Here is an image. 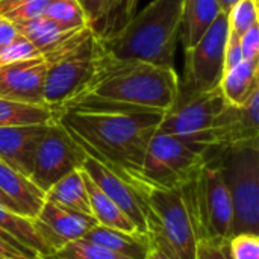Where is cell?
<instances>
[{
    "label": "cell",
    "instance_id": "6da1fadb",
    "mask_svg": "<svg viewBox=\"0 0 259 259\" xmlns=\"http://www.w3.org/2000/svg\"><path fill=\"white\" fill-rule=\"evenodd\" d=\"M178 90L179 76L175 68L135 59H120L108 53L102 46L91 80L61 112L114 111L164 114L173 105Z\"/></svg>",
    "mask_w": 259,
    "mask_h": 259
},
{
    "label": "cell",
    "instance_id": "7a4b0ae2",
    "mask_svg": "<svg viewBox=\"0 0 259 259\" xmlns=\"http://www.w3.org/2000/svg\"><path fill=\"white\" fill-rule=\"evenodd\" d=\"M162 114L114 111H64L59 123L85 153L127 184L140 181L147 146Z\"/></svg>",
    "mask_w": 259,
    "mask_h": 259
},
{
    "label": "cell",
    "instance_id": "3957f363",
    "mask_svg": "<svg viewBox=\"0 0 259 259\" xmlns=\"http://www.w3.org/2000/svg\"><path fill=\"white\" fill-rule=\"evenodd\" d=\"M182 0H153L121 26L112 36L100 41L103 49L120 58L158 67L175 68L173 58L181 35Z\"/></svg>",
    "mask_w": 259,
    "mask_h": 259
},
{
    "label": "cell",
    "instance_id": "277c9868",
    "mask_svg": "<svg viewBox=\"0 0 259 259\" xmlns=\"http://www.w3.org/2000/svg\"><path fill=\"white\" fill-rule=\"evenodd\" d=\"M100 47V39L85 26L42 53L46 61L44 103L56 115L91 80Z\"/></svg>",
    "mask_w": 259,
    "mask_h": 259
},
{
    "label": "cell",
    "instance_id": "5b68a950",
    "mask_svg": "<svg viewBox=\"0 0 259 259\" xmlns=\"http://www.w3.org/2000/svg\"><path fill=\"white\" fill-rule=\"evenodd\" d=\"M144 212L150 244L168 259H194L197 232L179 190H162L146 182L131 184Z\"/></svg>",
    "mask_w": 259,
    "mask_h": 259
},
{
    "label": "cell",
    "instance_id": "8992f818",
    "mask_svg": "<svg viewBox=\"0 0 259 259\" xmlns=\"http://www.w3.org/2000/svg\"><path fill=\"white\" fill-rule=\"evenodd\" d=\"M205 159L220 167L228 185L234 208L232 235H259V143L225 150L209 149Z\"/></svg>",
    "mask_w": 259,
    "mask_h": 259
},
{
    "label": "cell",
    "instance_id": "52a82bcc",
    "mask_svg": "<svg viewBox=\"0 0 259 259\" xmlns=\"http://www.w3.org/2000/svg\"><path fill=\"white\" fill-rule=\"evenodd\" d=\"M197 238L228 244L232 237L234 208L220 167L206 161L197 176L181 188Z\"/></svg>",
    "mask_w": 259,
    "mask_h": 259
},
{
    "label": "cell",
    "instance_id": "ba28073f",
    "mask_svg": "<svg viewBox=\"0 0 259 259\" xmlns=\"http://www.w3.org/2000/svg\"><path fill=\"white\" fill-rule=\"evenodd\" d=\"M206 159L185 141L155 132L141 165L140 181L162 190H179L191 182Z\"/></svg>",
    "mask_w": 259,
    "mask_h": 259
},
{
    "label": "cell",
    "instance_id": "9c48e42d",
    "mask_svg": "<svg viewBox=\"0 0 259 259\" xmlns=\"http://www.w3.org/2000/svg\"><path fill=\"white\" fill-rule=\"evenodd\" d=\"M228 102L219 88L208 93H181L162 114L158 132L173 135L193 146L203 155L209 149V131Z\"/></svg>",
    "mask_w": 259,
    "mask_h": 259
},
{
    "label": "cell",
    "instance_id": "30bf717a",
    "mask_svg": "<svg viewBox=\"0 0 259 259\" xmlns=\"http://www.w3.org/2000/svg\"><path fill=\"white\" fill-rule=\"evenodd\" d=\"M229 36L228 12H222L200 41L185 50V76L181 93H208L220 87Z\"/></svg>",
    "mask_w": 259,
    "mask_h": 259
},
{
    "label": "cell",
    "instance_id": "8fae6325",
    "mask_svg": "<svg viewBox=\"0 0 259 259\" xmlns=\"http://www.w3.org/2000/svg\"><path fill=\"white\" fill-rule=\"evenodd\" d=\"M85 158V150L56 118L47 124L46 134L36 149L29 179L47 193L64 176L82 168Z\"/></svg>",
    "mask_w": 259,
    "mask_h": 259
},
{
    "label": "cell",
    "instance_id": "7c38bea8",
    "mask_svg": "<svg viewBox=\"0 0 259 259\" xmlns=\"http://www.w3.org/2000/svg\"><path fill=\"white\" fill-rule=\"evenodd\" d=\"M259 91L243 106L226 103L209 131V149L225 150L243 144L258 143ZM208 149V150H209Z\"/></svg>",
    "mask_w": 259,
    "mask_h": 259
},
{
    "label": "cell",
    "instance_id": "4fadbf2b",
    "mask_svg": "<svg viewBox=\"0 0 259 259\" xmlns=\"http://www.w3.org/2000/svg\"><path fill=\"white\" fill-rule=\"evenodd\" d=\"M32 223L50 255L65 244L83 238V235L97 225L93 217L61 208L49 200L44 202Z\"/></svg>",
    "mask_w": 259,
    "mask_h": 259
},
{
    "label": "cell",
    "instance_id": "5bb4252c",
    "mask_svg": "<svg viewBox=\"0 0 259 259\" xmlns=\"http://www.w3.org/2000/svg\"><path fill=\"white\" fill-rule=\"evenodd\" d=\"M44 77L46 61L42 55L32 59L3 64L0 65V99L46 106Z\"/></svg>",
    "mask_w": 259,
    "mask_h": 259
},
{
    "label": "cell",
    "instance_id": "9a60e30c",
    "mask_svg": "<svg viewBox=\"0 0 259 259\" xmlns=\"http://www.w3.org/2000/svg\"><path fill=\"white\" fill-rule=\"evenodd\" d=\"M82 171L87 173L90 179L131 219L138 232L147 234L143 206L131 184L88 155L82 164Z\"/></svg>",
    "mask_w": 259,
    "mask_h": 259
},
{
    "label": "cell",
    "instance_id": "2e32d148",
    "mask_svg": "<svg viewBox=\"0 0 259 259\" xmlns=\"http://www.w3.org/2000/svg\"><path fill=\"white\" fill-rule=\"evenodd\" d=\"M46 129L47 124L0 127V162L29 178Z\"/></svg>",
    "mask_w": 259,
    "mask_h": 259
},
{
    "label": "cell",
    "instance_id": "e0dca14e",
    "mask_svg": "<svg viewBox=\"0 0 259 259\" xmlns=\"http://www.w3.org/2000/svg\"><path fill=\"white\" fill-rule=\"evenodd\" d=\"M0 191L9 200L14 211L21 217L33 220L46 202V193L27 176L0 162Z\"/></svg>",
    "mask_w": 259,
    "mask_h": 259
},
{
    "label": "cell",
    "instance_id": "ac0fdd59",
    "mask_svg": "<svg viewBox=\"0 0 259 259\" xmlns=\"http://www.w3.org/2000/svg\"><path fill=\"white\" fill-rule=\"evenodd\" d=\"M87 27L100 39L112 36L127 23L126 0H77Z\"/></svg>",
    "mask_w": 259,
    "mask_h": 259
},
{
    "label": "cell",
    "instance_id": "d6986e66",
    "mask_svg": "<svg viewBox=\"0 0 259 259\" xmlns=\"http://www.w3.org/2000/svg\"><path fill=\"white\" fill-rule=\"evenodd\" d=\"M222 12L217 0H182L179 36L184 49L196 46Z\"/></svg>",
    "mask_w": 259,
    "mask_h": 259
},
{
    "label": "cell",
    "instance_id": "ffe728a7",
    "mask_svg": "<svg viewBox=\"0 0 259 259\" xmlns=\"http://www.w3.org/2000/svg\"><path fill=\"white\" fill-rule=\"evenodd\" d=\"M83 240L103 246L127 259H146V255L150 249V240L147 234L124 232L100 225L93 226L83 235Z\"/></svg>",
    "mask_w": 259,
    "mask_h": 259
},
{
    "label": "cell",
    "instance_id": "44dd1931",
    "mask_svg": "<svg viewBox=\"0 0 259 259\" xmlns=\"http://www.w3.org/2000/svg\"><path fill=\"white\" fill-rule=\"evenodd\" d=\"M220 90L225 100L234 106H243L253 93L259 91V59L241 61L223 73Z\"/></svg>",
    "mask_w": 259,
    "mask_h": 259
},
{
    "label": "cell",
    "instance_id": "7402d4cb",
    "mask_svg": "<svg viewBox=\"0 0 259 259\" xmlns=\"http://www.w3.org/2000/svg\"><path fill=\"white\" fill-rule=\"evenodd\" d=\"M83 182L91 208V217L96 220L97 225L124 232H138L131 219L90 179L87 173H83Z\"/></svg>",
    "mask_w": 259,
    "mask_h": 259
},
{
    "label": "cell",
    "instance_id": "603a6c76",
    "mask_svg": "<svg viewBox=\"0 0 259 259\" xmlns=\"http://www.w3.org/2000/svg\"><path fill=\"white\" fill-rule=\"evenodd\" d=\"M46 200L61 208L91 217V208L88 202L82 168L71 171L70 175L58 181L55 185H52L46 193Z\"/></svg>",
    "mask_w": 259,
    "mask_h": 259
},
{
    "label": "cell",
    "instance_id": "cb8c5ba5",
    "mask_svg": "<svg viewBox=\"0 0 259 259\" xmlns=\"http://www.w3.org/2000/svg\"><path fill=\"white\" fill-rule=\"evenodd\" d=\"M15 26L18 29V33L24 36L29 42H32L41 55L50 50L52 47H55L62 39H65L70 33L77 30V29H68L46 15Z\"/></svg>",
    "mask_w": 259,
    "mask_h": 259
},
{
    "label": "cell",
    "instance_id": "d4e9b609",
    "mask_svg": "<svg viewBox=\"0 0 259 259\" xmlns=\"http://www.w3.org/2000/svg\"><path fill=\"white\" fill-rule=\"evenodd\" d=\"M0 231L9 237H12L21 246L35 252L42 259L50 256L47 247L39 240L30 219L21 217L20 214H17L14 211H9V209L0 206Z\"/></svg>",
    "mask_w": 259,
    "mask_h": 259
},
{
    "label": "cell",
    "instance_id": "484cf974",
    "mask_svg": "<svg viewBox=\"0 0 259 259\" xmlns=\"http://www.w3.org/2000/svg\"><path fill=\"white\" fill-rule=\"evenodd\" d=\"M58 115L47 106L27 105L0 99V127L26 126V124H49Z\"/></svg>",
    "mask_w": 259,
    "mask_h": 259
},
{
    "label": "cell",
    "instance_id": "4316f807",
    "mask_svg": "<svg viewBox=\"0 0 259 259\" xmlns=\"http://www.w3.org/2000/svg\"><path fill=\"white\" fill-rule=\"evenodd\" d=\"M258 23V0H238L228 11V41H240L241 36Z\"/></svg>",
    "mask_w": 259,
    "mask_h": 259
},
{
    "label": "cell",
    "instance_id": "83f0119b",
    "mask_svg": "<svg viewBox=\"0 0 259 259\" xmlns=\"http://www.w3.org/2000/svg\"><path fill=\"white\" fill-rule=\"evenodd\" d=\"M44 259H127L88 240H74Z\"/></svg>",
    "mask_w": 259,
    "mask_h": 259
},
{
    "label": "cell",
    "instance_id": "f1b7e54d",
    "mask_svg": "<svg viewBox=\"0 0 259 259\" xmlns=\"http://www.w3.org/2000/svg\"><path fill=\"white\" fill-rule=\"evenodd\" d=\"M50 0H0V15L20 24L42 17Z\"/></svg>",
    "mask_w": 259,
    "mask_h": 259
},
{
    "label": "cell",
    "instance_id": "f546056e",
    "mask_svg": "<svg viewBox=\"0 0 259 259\" xmlns=\"http://www.w3.org/2000/svg\"><path fill=\"white\" fill-rule=\"evenodd\" d=\"M44 15L68 29H80L87 26L77 0H50Z\"/></svg>",
    "mask_w": 259,
    "mask_h": 259
},
{
    "label": "cell",
    "instance_id": "4dcf8cb0",
    "mask_svg": "<svg viewBox=\"0 0 259 259\" xmlns=\"http://www.w3.org/2000/svg\"><path fill=\"white\" fill-rule=\"evenodd\" d=\"M228 250L231 259H259V235L249 232L232 235Z\"/></svg>",
    "mask_w": 259,
    "mask_h": 259
},
{
    "label": "cell",
    "instance_id": "1f68e13d",
    "mask_svg": "<svg viewBox=\"0 0 259 259\" xmlns=\"http://www.w3.org/2000/svg\"><path fill=\"white\" fill-rule=\"evenodd\" d=\"M38 56H41L38 49L32 42H29L24 36L18 35L5 50L0 52V65L9 64V62H18L24 59H32Z\"/></svg>",
    "mask_w": 259,
    "mask_h": 259
},
{
    "label": "cell",
    "instance_id": "d6a6232c",
    "mask_svg": "<svg viewBox=\"0 0 259 259\" xmlns=\"http://www.w3.org/2000/svg\"><path fill=\"white\" fill-rule=\"evenodd\" d=\"M241 55L244 61L259 59V23L253 24L240 39Z\"/></svg>",
    "mask_w": 259,
    "mask_h": 259
},
{
    "label": "cell",
    "instance_id": "836d02e7",
    "mask_svg": "<svg viewBox=\"0 0 259 259\" xmlns=\"http://www.w3.org/2000/svg\"><path fill=\"white\" fill-rule=\"evenodd\" d=\"M194 259H231L228 244H219L208 240H199Z\"/></svg>",
    "mask_w": 259,
    "mask_h": 259
},
{
    "label": "cell",
    "instance_id": "e575fe53",
    "mask_svg": "<svg viewBox=\"0 0 259 259\" xmlns=\"http://www.w3.org/2000/svg\"><path fill=\"white\" fill-rule=\"evenodd\" d=\"M0 259H42L39 255H36L35 252L24 249V247H18L15 244H12L11 241L5 240L3 237H0Z\"/></svg>",
    "mask_w": 259,
    "mask_h": 259
},
{
    "label": "cell",
    "instance_id": "d590c367",
    "mask_svg": "<svg viewBox=\"0 0 259 259\" xmlns=\"http://www.w3.org/2000/svg\"><path fill=\"white\" fill-rule=\"evenodd\" d=\"M18 35L20 33L17 26L3 15H0V52L5 50Z\"/></svg>",
    "mask_w": 259,
    "mask_h": 259
},
{
    "label": "cell",
    "instance_id": "8d00e7d4",
    "mask_svg": "<svg viewBox=\"0 0 259 259\" xmlns=\"http://www.w3.org/2000/svg\"><path fill=\"white\" fill-rule=\"evenodd\" d=\"M146 259H168L159 249H156L153 244H150V249L146 255Z\"/></svg>",
    "mask_w": 259,
    "mask_h": 259
},
{
    "label": "cell",
    "instance_id": "74e56055",
    "mask_svg": "<svg viewBox=\"0 0 259 259\" xmlns=\"http://www.w3.org/2000/svg\"><path fill=\"white\" fill-rule=\"evenodd\" d=\"M137 6H138V0H126V17H127V21L134 17V14L137 11Z\"/></svg>",
    "mask_w": 259,
    "mask_h": 259
},
{
    "label": "cell",
    "instance_id": "f35d334b",
    "mask_svg": "<svg viewBox=\"0 0 259 259\" xmlns=\"http://www.w3.org/2000/svg\"><path fill=\"white\" fill-rule=\"evenodd\" d=\"M219 2V5H220V8H222V11L223 12H228L238 0H217Z\"/></svg>",
    "mask_w": 259,
    "mask_h": 259
},
{
    "label": "cell",
    "instance_id": "ab89813d",
    "mask_svg": "<svg viewBox=\"0 0 259 259\" xmlns=\"http://www.w3.org/2000/svg\"><path fill=\"white\" fill-rule=\"evenodd\" d=\"M0 206H3V208H6V209H9V211H14V208H12V205L9 203V200L2 194V191H0ZM15 212V211H14Z\"/></svg>",
    "mask_w": 259,
    "mask_h": 259
}]
</instances>
